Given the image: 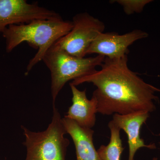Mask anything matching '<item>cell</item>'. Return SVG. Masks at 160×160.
Listing matches in <instances>:
<instances>
[{
	"label": "cell",
	"mask_w": 160,
	"mask_h": 160,
	"mask_svg": "<svg viewBox=\"0 0 160 160\" xmlns=\"http://www.w3.org/2000/svg\"><path fill=\"white\" fill-rule=\"evenodd\" d=\"M110 131V142L108 145H102L97 150L102 160H120L123 148L120 137L121 129L112 120L108 124Z\"/></svg>",
	"instance_id": "8fae6325"
},
{
	"label": "cell",
	"mask_w": 160,
	"mask_h": 160,
	"mask_svg": "<svg viewBox=\"0 0 160 160\" xmlns=\"http://www.w3.org/2000/svg\"><path fill=\"white\" fill-rule=\"evenodd\" d=\"M62 121L67 133L73 140L77 160H102L95 148L93 130L82 127L67 118H63Z\"/></svg>",
	"instance_id": "30bf717a"
},
{
	"label": "cell",
	"mask_w": 160,
	"mask_h": 160,
	"mask_svg": "<svg viewBox=\"0 0 160 160\" xmlns=\"http://www.w3.org/2000/svg\"><path fill=\"white\" fill-rule=\"evenodd\" d=\"M72 28L54 45L72 56L85 58L92 43L105 29L104 23L87 12L74 16Z\"/></svg>",
	"instance_id": "5b68a950"
},
{
	"label": "cell",
	"mask_w": 160,
	"mask_h": 160,
	"mask_svg": "<svg viewBox=\"0 0 160 160\" xmlns=\"http://www.w3.org/2000/svg\"><path fill=\"white\" fill-rule=\"evenodd\" d=\"M152 2V0H116L110 2L119 4L122 7L124 12L129 15L142 12L146 5Z\"/></svg>",
	"instance_id": "7c38bea8"
},
{
	"label": "cell",
	"mask_w": 160,
	"mask_h": 160,
	"mask_svg": "<svg viewBox=\"0 0 160 160\" xmlns=\"http://www.w3.org/2000/svg\"><path fill=\"white\" fill-rule=\"evenodd\" d=\"M148 36V33L139 29L122 35L115 32H102L92 43L86 55L96 53L109 59L124 57L128 56L129 46Z\"/></svg>",
	"instance_id": "52a82bcc"
},
{
	"label": "cell",
	"mask_w": 160,
	"mask_h": 160,
	"mask_svg": "<svg viewBox=\"0 0 160 160\" xmlns=\"http://www.w3.org/2000/svg\"><path fill=\"white\" fill-rule=\"evenodd\" d=\"M150 113L145 111L138 112L130 114H114L112 122L121 129L126 132L128 137L129 153L128 160H134L138 150L145 147L153 149L156 148L154 144L146 145L140 137V129L149 117Z\"/></svg>",
	"instance_id": "ba28073f"
},
{
	"label": "cell",
	"mask_w": 160,
	"mask_h": 160,
	"mask_svg": "<svg viewBox=\"0 0 160 160\" xmlns=\"http://www.w3.org/2000/svg\"><path fill=\"white\" fill-rule=\"evenodd\" d=\"M159 144H160V142H159Z\"/></svg>",
	"instance_id": "5bb4252c"
},
{
	"label": "cell",
	"mask_w": 160,
	"mask_h": 160,
	"mask_svg": "<svg viewBox=\"0 0 160 160\" xmlns=\"http://www.w3.org/2000/svg\"><path fill=\"white\" fill-rule=\"evenodd\" d=\"M128 56L119 58H105L99 70L73 80L75 86L92 83L96 89L92 93L97 102L98 113L104 115H126L156 109L160 89L146 82L128 65Z\"/></svg>",
	"instance_id": "6da1fadb"
},
{
	"label": "cell",
	"mask_w": 160,
	"mask_h": 160,
	"mask_svg": "<svg viewBox=\"0 0 160 160\" xmlns=\"http://www.w3.org/2000/svg\"><path fill=\"white\" fill-rule=\"evenodd\" d=\"M72 22L60 17L49 19L34 20L28 24L12 25L2 32L6 39V52H11L20 44L26 42L38 52L29 61L26 74L38 63L55 43L71 31Z\"/></svg>",
	"instance_id": "7a4b0ae2"
},
{
	"label": "cell",
	"mask_w": 160,
	"mask_h": 160,
	"mask_svg": "<svg viewBox=\"0 0 160 160\" xmlns=\"http://www.w3.org/2000/svg\"><path fill=\"white\" fill-rule=\"evenodd\" d=\"M70 86L72 94V105L65 117L73 120L82 127L92 129L96 122V100L93 97L88 99L86 89L81 91L74 85L70 84Z\"/></svg>",
	"instance_id": "9c48e42d"
},
{
	"label": "cell",
	"mask_w": 160,
	"mask_h": 160,
	"mask_svg": "<svg viewBox=\"0 0 160 160\" xmlns=\"http://www.w3.org/2000/svg\"><path fill=\"white\" fill-rule=\"evenodd\" d=\"M105 58L100 55L94 57H75L52 45L42 60L51 72L52 107L55 106L58 95L66 82L91 74L96 67L102 66Z\"/></svg>",
	"instance_id": "3957f363"
},
{
	"label": "cell",
	"mask_w": 160,
	"mask_h": 160,
	"mask_svg": "<svg viewBox=\"0 0 160 160\" xmlns=\"http://www.w3.org/2000/svg\"><path fill=\"white\" fill-rule=\"evenodd\" d=\"M152 160H158V159L157 158H154L152 159Z\"/></svg>",
	"instance_id": "4fadbf2b"
},
{
	"label": "cell",
	"mask_w": 160,
	"mask_h": 160,
	"mask_svg": "<svg viewBox=\"0 0 160 160\" xmlns=\"http://www.w3.org/2000/svg\"><path fill=\"white\" fill-rule=\"evenodd\" d=\"M26 138L23 143L27 149L25 160H66L68 139L62 118L55 106L53 107L51 122L45 131L34 132L22 126Z\"/></svg>",
	"instance_id": "277c9868"
},
{
	"label": "cell",
	"mask_w": 160,
	"mask_h": 160,
	"mask_svg": "<svg viewBox=\"0 0 160 160\" xmlns=\"http://www.w3.org/2000/svg\"><path fill=\"white\" fill-rule=\"evenodd\" d=\"M53 10L29 3L26 0H0V32L12 25L28 24L36 20L61 17Z\"/></svg>",
	"instance_id": "8992f818"
}]
</instances>
